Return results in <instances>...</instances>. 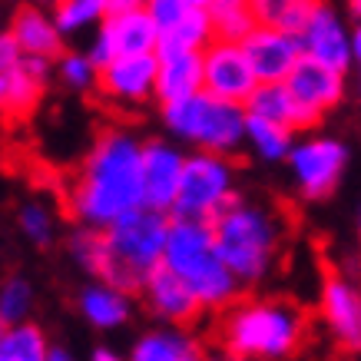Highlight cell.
Wrapping results in <instances>:
<instances>
[{
	"mask_svg": "<svg viewBox=\"0 0 361 361\" xmlns=\"http://www.w3.org/2000/svg\"><path fill=\"white\" fill-rule=\"evenodd\" d=\"M66 209L83 229H110L142 209V142L130 130L99 133L66 192Z\"/></svg>",
	"mask_w": 361,
	"mask_h": 361,
	"instance_id": "6da1fadb",
	"label": "cell"
},
{
	"mask_svg": "<svg viewBox=\"0 0 361 361\" xmlns=\"http://www.w3.org/2000/svg\"><path fill=\"white\" fill-rule=\"evenodd\" d=\"M219 351L239 361H285L308 338V318L285 298H239L219 315Z\"/></svg>",
	"mask_w": 361,
	"mask_h": 361,
	"instance_id": "7a4b0ae2",
	"label": "cell"
},
{
	"mask_svg": "<svg viewBox=\"0 0 361 361\" xmlns=\"http://www.w3.org/2000/svg\"><path fill=\"white\" fill-rule=\"evenodd\" d=\"M209 226L222 262L229 265L242 288H252L272 275L282 255L285 226L269 206L235 196Z\"/></svg>",
	"mask_w": 361,
	"mask_h": 361,
	"instance_id": "3957f363",
	"label": "cell"
},
{
	"mask_svg": "<svg viewBox=\"0 0 361 361\" xmlns=\"http://www.w3.org/2000/svg\"><path fill=\"white\" fill-rule=\"evenodd\" d=\"M163 265L189 285V292L196 295L202 312H219L222 315L226 308L242 298V285L229 272V265L222 262L209 222L173 219L169 216Z\"/></svg>",
	"mask_w": 361,
	"mask_h": 361,
	"instance_id": "277c9868",
	"label": "cell"
},
{
	"mask_svg": "<svg viewBox=\"0 0 361 361\" xmlns=\"http://www.w3.org/2000/svg\"><path fill=\"white\" fill-rule=\"evenodd\" d=\"M166 232H169V216L156 209H136L110 229H103L106 239V269L99 282H110L123 292H140L146 275L163 265Z\"/></svg>",
	"mask_w": 361,
	"mask_h": 361,
	"instance_id": "5b68a950",
	"label": "cell"
},
{
	"mask_svg": "<svg viewBox=\"0 0 361 361\" xmlns=\"http://www.w3.org/2000/svg\"><path fill=\"white\" fill-rule=\"evenodd\" d=\"M245 106L199 93L183 103L163 106V123L176 140L192 142L199 153L232 156L245 146Z\"/></svg>",
	"mask_w": 361,
	"mask_h": 361,
	"instance_id": "8992f818",
	"label": "cell"
},
{
	"mask_svg": "<svg viewBox=\"0 0 361 361\" xmlns=\"http://www.w3.org/2000/svg\"><path fill=\"white\" fill-rule=\"evenodd\" d=\"M235 192V166L229 156L216 153H189L183 166V183L173 206V219L212 222L222 209L229 206Z\"/></svg>",
	"mask_w": 361,
	"mask_h": 361,
	"instance_id": "52a82bcc",
	"label": "cell"
},
{
	"mask_svg": "<svg viewBox=\"0 0 361 361\" xmlns=\"http://www.w3.org/2000/svg\"><path fill=\"white\" fill-rule=\"evenodd\" d=\"M348 166V146L335 136H305L295 140L288 153V169L295 176V186L302 199L318 202L329 199L338 189L341 176Z\"/></svg>",
	"mask_w": 361,
	"mask_h": 361,
	"instance_id": "ba28073f",
	"label": "cell"
},
{
	"mask_svg": "<svg viewBox=\"0 0 361 361\" xmlns=\"http://www.w3.org/2000/svg\"><path fill=\"white\" fill-rule=\"evenodd\" d=\"M255 87H259V77H255L239 40H219L216 37L202 50V93L245 106V99L252 97Z\"/></svg>",
	"mask_w": 361,
	"mask_h": 361,
	"instance_id": "9c48e42d",
	"label": "cell"
},
{
	"mask_svg": "<svg viewBox=\"0 0 361 361\" xmlns=\"http://www.w3.org/2000/svg\"><path fill=\"white\" fill-rule=\"evenodd\" d=\"M159 47V30L153 27V20L146 17V11L140 13H116L97 27V37L90 44V60L97 63V70H103L106 63H113L116 56H140V54H156Z\"/></svg>",
	"mask_w": 361,
	"mask_h": 361,
	"instance_id": "30bf717a",
	"label": "cell"
},
{
	"mask_svg": "<svg viewBox=\"0 0 361 361\" xmlns=\"http://www.w3.org/2000/svg\"><path fill=\"white\" fill-rule=\"evenodd\" d=\"M318 315L341 351L361 355V288H355L345 275L329 272L318 292Z\"/></svg>",
	"mask_w": 361,
	"mask_h": 361,
	"instance_id": "8fae6325",
	"label": "cell"
},
{
	"mask_svg": "<svg viewBox=\"0 0 361 361\" xmlns=\"http://www.w3.org/2000/svg\"><path fill=\"white\" fill-rule=\"evenodd\" d=\"M186 153L169 140L142 142V206L156 212H173L179 183H183Z\"/></svg>",
	"mask_w": 361,
	"mask_h": 361,
	"instance_id": "7c38bea8",
	"label": "cell"
},
{
	"mask_svg": "<svg viewBox=\"0 0 361 361\" xmlns=\"http://www.w3.org/2000/svg\"><path fill=\"white\" fill-rule=\"evenodd\" d=\"M242 50L249 56L259 83H285L302 60V44L295 33H285L279 27H259V23L242 40Z\"/></svg>",
	"mask_w": 361,
	"mask_h": 361,
	"instance_id": "4fadbf2b",
	"label": "cell"
},
{
	"mask_svg": "<svg viewBox=\"0 0 361 361\" xmlns=\"http://www.w3.org/2000/svg\"><path fill=\"white\" fill-rule=\"evenodd\" d=\"M298 44H302V56L331 66V70H341V73L355 63L351 30L341 23V17L331 11L329 4H318L315 11H312L308 23L298 33Z\"/></svg>",
	"mask_w": 361,
	"mask_h": 361,
	"instance_id": "5bb4252c",
	"label": "cell"
},
{
	"mask_svg": "<svg viewBox=\"0 0 361 361\" xmlns=\"http://www.w3.org/2000/svg\"><path fill=\"white\" fill-rule=\"evenodd\" d=\"M285 87H288V93L295 97V103L312 120L322 123V116L335 110L341 103V97H345V73L302 56L298 66L288 73Z\"/></svg>",
	"mask_w": 361,
	"mask_h": 361,
	"instance_id": "9a60e30c",
	"label": "cell"
},
{
	"mask_svg": "<svg viewBox=\"0 0 361 361\" xmlns=\"http://www.w3.org/2000/svg\"><path fill=\"white\" fill-rule=\"evenodd\" d=\"M140 295H142V305L149 308L159 322L173 325V329H186V325H192L202 315V305L189 292V285L179 275L169 272L166 265H159V269H153L146 275V282L140 285Z\"/></svg>",
	"mask_w": 361,
	"mask_h": 361,
	"instance_id": "2e32d148",
	"label": "cell"
},
{
	"mask_svg": "<svg viewBox=\"0 0 361 361\" xmlns=\"http://www.w3.org/2000/svg\"><path fill=\"white\" fill-rule=\"evenodd\" d=\"M156 70H159V56L140 54V56H116L113 63L99 70L97 90L103 97L136 106L142 99L156 97Z\"/></svg>",
	"mask_w": 361,
	"mask_h": 361,
	"instance_id": "e0dca14e",
	"label": "cell"
},
{
	"mask_svg": "<svg viewBox=\"0 0 361 361\" xmlns=\"http://www.w3.org/2000/svg\"><path fill=\"white\" fill-rule=\"evenodd\" d=\"M13 40L20 47L23 56L30 60H47V63H56L63 56V33L54 23V13L37 7V4H20L11 17Z\"/></svg>",
	"mask_w": 361,
	"mask_h": 361,
	"instance_id": "ac0fdd59",
	"label": "cell"
},
{
	"mask_svg": "<svg viewBox=\"0 0 361 361\" xmlns=\"http://www.w3.org/2000/svg\"><path fill=\"white\" fill-rule=\"evenodd\" d=\"M245 116L279 123V126H288L292 133H308L318 126V120H312L298 106L285 83H259V87L252 90V97L245 99Z\"/></svg>",
	"mask_w": 361,
	"mask_h": 361,
	"instance_id": "d6986e66",
	"label": "cell"
},
{
	"mask_svg": "<svg viewBox=\"0 0 361 361\" xmlns=\"http://www.w3.org/2000/svg\"><path fill=\"white\" fill-rule=\"evenodd\" d=\"M202 93V54H166L156 70V99L159 106L183 103Z\"/></svg>",
	"mask_w": 361,
	"mask_h": 361,
	"instance_id": "ffe728a7",
	"label": "cell"
},
{
	"mask_svg": "<svg viewBox=\"0 0 361 361\" xmlns=\"http://www.w3.org/2000/svg\"><path fill=\"white\" fill-rule=\"evenodd\" d=\"M80 315L87 318L93 329L99 331H113L123 329L133 315V298L130 292H123L110 282H90L77 298Z\"/></svg>",
	"mask_w": 361,
	"mask_h": 361,
	"instance_id": "44dd1931",
	"label": "cell"
},
{
	"mask_svg": "<svg viewBox=\"0 0 361 361\" xmlns=\"http://www.w3.org/2000/svg\"><path fill=\"white\" fill-rule=\"evenodd\" d=\"M126 361H206V351L186 329H153L133 341Z\"/></svg>",
	"mask_w": 361,
	"mask_h": 361,
	"instance_id": "7402d4cb",
	"label": "cell"
},
{
	"mask_svg": "<svg viewBox=\"0 0 361 361\" xmlns=\"http://www.w3.org/2000/svg\"><path fill=\"white\" fill-rule=\"evenodd\" d=\"M212 40H216V30H212L209 11L206 7H192V11H189L179 23H173L169 30L159 33L156 56H166V54H202Z\"/></svg>",
	"mask_w": 361,
	"mask_h": 361,
	"instance_id": "603a6c76",
	"label": "cell"
},
{
	"mask_svg": "<svg viewBox=\"0 0 361 361\" xmlns=\"http://www.w3.org/2000/svg\"><path fill=\"white\" fill-rule=\"evenodd\" d=\"M322 0H249L252 17L259 27H279L285 33H302L312 11Z\"/></svg>",
	"mask_w": 361,
	"mask_h": 361,
	"instance_id": "cb8c5ba5",
	"label": "cell"
},
{
	"mask_svg": "<svg viewBox=\"0 0 361 361\" xmlns=\"http://www.w3.org/2000/svg\"><path fill=\"white\" fill-rule=\"evenodd\" d=\"M50 348L54 345L47 341L44 329L33 322L7 325L0 335V361H47Z\"/></svg>",
	"mask_w": 361,
	"mask_h": 361,
	"instance_id": "d4e9b609",
	"label": "cell"
},
{
	"mask_svg": "<svg viewBox=\"0 0 361 361\" xmlns=\"http://www.w3.org/2000/svg\"><path fill=\"white\" fill-rule=\"evenodd\" d=\"M245 146L265 163H282V159H288L292 146H295V133L288 126H279V123L252 120L249 116L245 120Z\"/></svg>",
	"mask_w": 361,
	"mask_h": 361,
	"instance_id": "484cf974",
	"label": "cell"
},
{
	"mask_svg": "<svg viewBox=\"0 0 361 361\" xmlns=\"http://www.w3.org/2000/svg\"><path fill=\"white\" fill-rule=\"evenodd\" d=\"M209 20H212V30L219 40H245L249 30L255 27V17H252L249 0H212L206 7Z\"/></svg>",
	"mask_w": 361,
	"mask_h": 361,
	"instance_id": "4316f807",
	"label": "cell"
},
{
	"mask_svg": "<svg viewBox=\"0 0 361 361\" xmlns=\"http://www.w3.org/2000/svg\"><path fill=\"white\" fill-rule=\"evenodd\" d=\"M50 13H54V23L60 27V33L73 37V33H83L90 27H99L110 17V7H106V0H60Z\"/></svg>",
	"mask_w": 361,
	"mask_h": 361,
	"instance_id": "83f0119b",
	"label": "cell"
},
{
	"mask_svg": "<svg viewBox=\"0 0 361 361\" xmlns=\"http://www.w3.org/2000/svg\"><path fill=\"white\" fill-rule=\"evenodd\" d=\"M33 312V285L23 275H7L0 282V322L4 325H20L30 322Z\"/></svg>",
	"mask_w": 361,
	"mask_h": 361,
	"instance_id": "f1b7e54d",
	"label": "cell"
},
{
	"mask_svg": "<svg viewBox=\"0 0 361 361\" xmlns=\"http://www.w3.org/2000/svg\"><path fill=\"white\" fill-rule=\"evenodd\" d=\"M70 255H73V262L90 272L93 279H103V269H106V239H103V232L99 229H83L80 226L73 235H70Z\"/></svg>",
	"mask_w": 361,
	"mask_h": 361,
	"instance_id": "f546056e",
	"label": "cell"
},
{
	"mask_svg": "<svg viewBox=\"0 0 361 361\" xmlns=\"http://www.w3.org/2000/svg\"><path fill=\"white\" fill-rule=\"evenodd\" d=\"M17 226H20L23 239L33 242L37 249H47V245L56 239V219L44 202H27V206H20Z\"/></svg>",
	"mask_w": 361,
	"mask_h": 361,
	"instance_id": "4dcf8cb0",
	"label": "cell"
},
{
	"mask_svg": "<svg viewBox=\"0 0 361 361\" xmlns=\"http://www.w3.org/2000/svg\"><path fill=\"white\" fill-rule=\"evenodd\" d=\"M56 80H60L66 90L87 93V90L97 87L99 70H97V63L90 60L87 50H83V54H70V50H63V56L56 60Z\"/></svg>",
	"mask_w": 361,
	"mask_h": 361,
	"instance_id": "1f68e13d",
	"label": "cell"
},
{
	"mask_svg": "<svg viewBox=\"0 0 361 361\" xmlns=\"http://www.w3.org/2000/svg\"><path fill=\"white\" fill-rule=\"evenodd\" d=\"M189 11H192L189 0H146V17L153 20V27L159 33L169 30L173 23H179Z\"/></svg>",
	"mask_w": 361,
	"mask_h": 361,
	"instance_id": "d6a6232c",
	"label": "cell"
},
{
	"mask_svg": "<svg viewBox=\"0 0 361 361\" xmlns=\"http://www.w3.org/2000/svg\"><path fill=\"white\" fill-rule=\"evenodd\" d=\"M23 63V54L11 30H0V73H13Z\"/></svg>",
	"mask_w": 361,
	"mask_h": 361,
	"instance_id": "836d02e7",
	"label": "cell"
},
{
	"mask_svg": "<svg viewBox=\"0 0 361 361\" xmlns=\"http://www.w3.org/2000/svg\"><path fill=\"white\" fill-rule=\"evenodd\" d=\"M106 7H110V17H116V13H140L146 11V0H106Z\"/></svg>",
	"mask_w": 361,
	"mask_h": 361,
	"instance_id": "e575fe53",
	"label": "cell"
},
{
	"mask_svg": "<svg viewBox=\"0 0 361 361\" xmlns=\"http://www.w3.org/2000/svg\"><path fill=\"white\" fill-rule=\"evenodd\" d=\"M90 361H126V358H120V355H116L113 348H106V345H99V348H93Z\"/></svg>",
	"mask_w": 361,
	"mask_h": 361,
	"instance_id": "d590c367",
	"label": "cell"
},
{
	"mask_svg": "<svg viewBox=\"0 0 361 361\" xmlns=\"http://www.w3.org/2000/svg\"><path fill=\"white\" fill-rule=\"evenodd\" d=\"M351 54H355V60L361 63V20H358V27L351 30Z\"/></svg>",
	"mask_w": 361,
	"mask_h": 361,
	"instance_id": "8d00e7d4",
	"label": "cell"
},
{
	"mask_svg": "<svg viewBox=\"0 0 361 361\" xmlns=\"http://www.w3.org/2000/svg\"><path fill=\"white\" fill-rule=\"evenodd\" d=\"M7 90H11V73H0V110L7 106Z\"/></svg>",
	"mask_w": 361,
	"mask_h": 361,
	"instance_id": "74e56055",
	"label": "cell"
},
{
	"mask_svg": "<svg viewBox=\"0 0 361 361\" xmlns=\"http://www.w3.org/2000/svg\"><path fill=\"white\" fill-rule=\"evenodd\" d=\"M47 361H77V358H73L66 348H50V358Z\"/></svg>",
	"mask_w": 361,
	"mask_h": 361,
	"instance_id": "f35d334b",
	"label": "cell"
},
{
	"mask_svg": "<svg viewBox=\"0 0 361 361\" xmlns=\"http://www.w3.org/2000/svg\"><path fill=\"white\" fill-rule=\"evenodd\" d=\"M206 361H239V358H232L226 351H216V355H206Z\"/></svg>",
	"mask_w": 361,
	"mask_h": 361,
	"instance_id": "ab89813d",
	"label": "cell"
},
{
	"mask_svg": "<svg viewBox=\"0 0 361 361\" xmlns=\"http://www.w3.org/2000/svg\"><path fill=\"white\" fill-rule=\"evenodd\" d=\"M33 4H37V7H50V11H54V7L60 4V0H33Z\"/></svg>",
	"mask_w": 361,
	"mask_h": 361,
	"instance_id": "60d3db41",
	"label": "cell"
},
{
	"mask_svg": "<svg viewBox=\"0 0 361 361\" xmlns=\"http://www.w3.org/2000/svg\"><path fill=\"white\" fill-rule=\"evenodd\" d=\"M351 11H355V17L361 20V0H351Z\"/></svg>",
	"mask_w": 361,
	"mask_h": 361,
	"instance_id": "b9f144b4",
	"label": "cell"
},
{
	"mask_svg": "<svg viewBox=\"0 0 361 361\" xmlns=\"http://www.w3.org/2000/svg\"><path fill=\"white\" fill-rule=\"evenodd\" d=\"M189 4H192V7H209L212 0H189Z\"/></svg>",
	"mask_w": 361,
	"mask_h": 361,
	"instance_id": "7bdbcfd3",
	"label": "cell"
},
{
	"mask_svg": "<svg viewBox=\"0 0 361 361\" xmlns=\"http://www.w3.org/2000/svg\"><path fill=\"white\" fill-rule=\"evenodd\" d=\"M4 329H7V325H4V322H0V335H4Z\"/></svg>",
	"mask_w": 361,
	"mask_h": 361,
	"instance_id": "ee69618b",
	"label": "cell"
},
{
	"mask_svg": "<svg viewBox=\"0 0 361 361\" xmlns=\"http://www.w3.org/2000/svg\"><path fill=\"white\" fill-rule=\"evenodd\" d=\"M358 93H361V73H358Z\"/></svg>",
	"mask_w": 361,
	"mask_h": 361,
	"instance_id": "f6af8a7d",
	"label": "cell"
}]
</instances>
